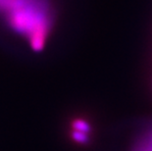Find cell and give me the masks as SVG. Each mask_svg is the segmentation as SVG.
I'll use <instances>...</instances> for the list:
<instances>
[{"mask_svg": "<svg viewBox=\"0 0 152 151\" xmlns=\"http://www.w3.org/2000/svg\"><path fill=\"white\" fill-rule=\"evenodd\" d=\"M134 151H152V137L149 140H144L134 149Z\"/></svg>", "mask_w": 152, "mask_h": 151, "instance_id": "obj_3", "label": "cell"}, {"mask_svg": "<svg viewBox=\"0 0 152 151\" xmlns=\"http://www.w3.org/2000/svg\"><path fill=\"white\" fill-rule=\"evenodd\" d=\"M74 131H80V133H88L90 131V126L87 122L83 121V120H76L73 122L72 124Z\"/></svg>", "mask_w": 152, "mask_h": 151, "instance_id": "obj_1", "label": "cell"}, {"mask_svg": "<svg viewBox=\"0 0 152 151\" xmlns=\"http://www.w3.org/2000/svg\"><path fill=\"white\" fill-rule=\"evenodd\" d=\"M72 137L77 142H80V143H86L87 141H88V133H80V131H74L72 133Z\"/></svg>", "mask_w": 152, "mask_h": 151, "instance_id": "obj_2", "label": "cell"}]
</instances>
